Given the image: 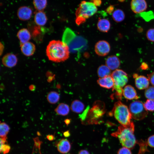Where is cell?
Instances as JSON below:
<instances>
[{
    "label": "cell",
    "instance_id": "cell-1",
    "mask_svg": "<svg viewBox=\"0 0 154 154\" xmlns=\"http://www.w3.org/2000/svg\"><path fill=\"white\" fill-rule=\"evenodd\" d=\"M46 53L49 60L59 62L64 61L69 58L70 51L66 43L59 40H53L48 44Z\"/></svg>",
    "mask_w": 154,
    "mask_h": 154
},
{
    "label": "cell",
    "instance_id": "cell-2",
    "mask_svg": "<svg viewBox=\"0 0 154 154\" xmlns=\"http://www.w3.org/2000/svg\"><path fill=\"white\" fill-rule=\"evenodd\" d=\"M134 131V125L132 122L128 127L119 126L117 130L112 133V135L118 138L123 147L131 149L134 147L136 143Z\"/></svg>",
    "mask_w": 154,
    "mask_h": 154
},
{
    "label": "cell",
    "instance_id": "cell-3",
    "mask_svg": "<svg viewBox=\"0 0 154 154\" xmlns=\"http://www.w3.org/2000/svg\"><path fill=\"white\" fill-rule=\"evenodd\" d=\"M110 115L114 116L121 125L125 127H130L132 123L129 109L120 101L114 104Z\"/></svg>",
    "mask_w": 154,
    "mask_h": 154
},
{
    "label": "cell",
    "instance_id": "cell-4",
    "mask_svg": "<svg viewBox=\"0 0 154 154\" xmlns=\"http://www.w3.org/2000/svg\"><path fill=\"white\" fill-rule=\"evenodd\" d=\"M97 10V7L92 2L82 1L76 11V24L79 25L84 23L87 19L95 14Z\"/></svg>",
    "mask_w": 154,
    "mask_h": 154
},
{
    "label": "cell",
    "instance_id": "cell-5",
    "mask_svg": "<svg viewBox=\"0 0 154 154\" xmlns=\"http://www.w3.org/2000/svg\"><path fill=\"white\" fill-rule=\"evenodd\" d=\"M111 76L114 83L112 90L115 91L114 94L116 98L121 100L123 95V88L128 81L127 74L121 70L117 69L112 72Z\"/></svg>",
    "mask_w": 154,
    "mask_h": 154
},
{
    "label": "cell",
    "instance_id": "cell-6",
    "mask_svg": "<svg viewBox=\"0 0 154 154\" xmlns=\"http://www.w3.org/2000/svg\"><path fill=\"white\" fill-rule=\"evenodd\" d=\"M129 110L132 117L137 120L143 119L148 114L147 111L145 109L144 104L140 101H134L131 103Z\"/></svg>",
    "mask_w": 154,
    "mask_h": 154
},
{
    "label": "cell",
    "instance_id": "cell-7",
    "mask_svg": "<svg viewBox=\"0 0 154 154\" xmlns=\"http://www.w3.org/2000/svg\"><path fill=\"white\" fill-rule=\"evenodd\" d=\"M105 112V105L100 101L96 102L89 112V123H95L101 117Z\"/></svg>",
    "mask_w": 154,
    "mask_h": 154
},
{
    "label": "cell",
    "instance_id": "cell-8",
    "mask_svg": "<svg viewBox=\"0 0 154 154\" xmlns=\"http://www.w3.org/2000/svg\"><path fill=\"white\" fill-rule=\"evenodd\" d=\"M110 46L109 43L104 40L98 41L95 46V52L98 55L104 56L107 55L110 52Z\"/></svg>",
    "mask_w": 154,
    "mask_h": 154
},
{
    "label": "cell",
    "instance_id": "cell-9",
    "mask_svg": "<svg viewBox=\"0 0 154 154\" xmlns=\"http://www.w3.org/2000/svg\"><path fill=\"white\" fill-rule=\"evenodd\" d=\"M130 7L134 13H140L147 9V5L145 0H131Z\"/></svg>",
    "mask_w": 154,
    "mask_h": 154
},
{
    "label": "cell",
    "instance_id": "cell-10",
    "mask_svg": "<svg viewBox=\"0 0 154 154\" xmlns=\"http://www.w3.org/2000/svg\"><path fill=\"white\" fill-rule=\"evenodd\" d=\"M33 10L30 7L27 6H22L18 9L17 15L20 20L26 21L29 20L31 17Z\"/></svg>",
    "mask_w": 154,
    "mask_h": 154
},
{
    "label": "cell",
    "instance_id": "cell-11",
    "mask_svg": "<svg viewBox=\"0 0 154 154\" xmlns=\"http://www.w3.org/2000/svg\"><path fill=\"white\" fill-rule=\"evenodd\" d=\"M135 78V83L136 87L139 90L147 88L149 85V81L148 78L143 76H138L137 74L133 76Z\"/></svg>",
    "mask_w": 154,
    "mask_h": 154
},
{
    "label": "cell",
    "instance_id": "cell-12",
    "mask_svg": "<svg viewBox=\"0 0 154 154\" xmlns=\"http://www.w3.org/2000/svg\"><path fill=\"white\" fill-rule=\"evenodd\" d=\"M17 62L16 56L12 53H7L5 55L2 59V62L5 66L12 68L15 66Z\"/></svg>",
    "mask_w": 154,
    "mask_h": 154
},
{
    "label": "cell",
    "instance_id": "cell-13",
    "mask_svg": "<svg viewBox=\"0 0 154 154\" xmlns=\"http://www.w3.org/2000/svg\"><path fill=\"white\" fill-rule=\"evenodd\" d=\"M123 95L126 99L129 100L137 99L139 98L135 90L130 85L124 87L123 90Z\"/></svg>",
    "mask_w": 154,
    "mask_h": 154
},
{
    "label": "cell",
    "instance_id": "cell-14",
    "mask_svg": "<svg viewBox=\"0 0 154 154\" xmlns=\"http://www.w3.org/2000/svg\"><path fill=\"white\" fill-rule=\"evenodd\" d=\"M21 50L25 55L29 56L34 54L36 48L33 43L28 42L21 45Z\"/></svg>",
    "mask_w": 154,
    "mask_h": 154
},
{
    "label": "cell",
    "instance_id": "cell-15",
    "mask_svg": "<svg viewBox=\"0 0 154 154\" xmlns=\"http://www.w3.org/2000/svg\"><path fill=\"white\" fill-rule=\"evenodd\" d=\"M106 65L111 70H116L119 66L120 62L117 56L113 55L109 56L106 60Z\"/></svg>",
    "mask_w": 154,
    "mask_h": 154
},
{
    "label": "cell",
    "instance_id": "cell-16",
    "mask_svg": "<svg viewBox=\"0 0 154 154\" xmlns=\"http://www.w3.org/2000/svg\"><path fill=\"white\" fill-rule=\"evenodd\" d=\"M97 82L101 86L107 89L113 88L114 84V80L111 75L100 78Z\"/></svg>",
    "mask_w": 154,
    "mask_h": 154
},
{
    "label": "cell",
    "instance_id": "cell-17",
    "mask_svg": "<svg viewBox=\"0 0 154 154\" xmlns=\"http://www.w3.org/2000/svg\"><path fill=\"white\" fill-rule=\"evenodd\" d=\"M35 23L39 26H44L46 23L47 19L43 11H38L35 12L34 17Z\"/></svg>",
    "mask_w": 154,
    "mask_h": 154
},
{
    "label": "cell",
    "instance_id": "cell-18",
    "mask_svg": "<svg viewBox=\"0 0 154 154\" xmlns=\"http://www.w3.org/2000/svg\"><path fill=\"white\" fill-rule=\"evenodd\" d=\"M17 36L19 40L20 45L29 42L31 38L30 32L25 28L20 30L17 33Z\"/></svg>",
    "mask_w": 154,
    "mask_h": 154
},
{
    "label": "cell",
    "instance_id": "cell-19",
    "mask_svg": "<svg viewBox=\"0 0 154 154\" xmlns=\"http://www.w3.org/2000/svg\"><path fill=\"white\" fill-rule=\"evenodd\" d=\"M57 146L58 151L63 154L68 152L71 148L70 142L65 139H61L57 143Z\"/></svg>",
    "mask_w": 154,
    "mask_h": 154
},
{
    "label": "cell",
    "instance_id": "cell-20",
    "mask_svg": "<svg viewBox=\"0 0 154 154\" xmlns=\"http://www.w3.org/2000/svg\"><path fill=\"white\" fill-rule=\"evenodd\" d=\"M110 21L106 19H100L97 23V27L98 30L104 33L107 32L110 30Z\"/></svg>",
    "mask_w": 154,
    "mask_h": 154
},
{
    "label": "cell",
    "instance_id": "cell-21",
    "mask_svg": "<svg viewBox=\"0 0 154 154\" xmlns=\"http://www.w3.org/2000/svg\"><path fill=\"white\" fill-rule=\"evenodd\" d=\"M70 110L68 106L66 104L61 103L54 110L57 114L65 116L67 115Z\"/></svg>",
    "mask_w": 154,
    "mask_h": 154
},
{
    "label": "cell",
    "instance_id": "cell-22",
    "mask_svg": "<svg viewBox=\"0 0 154 154\" xmlns=\"http://www.w3.org/2000/svg\"><path fill=\"white\" fill-rule=\"evenodd\" d=\"M112 17L115 22L119 23L123 21L125 19V14L122 10L117 9L115 10L112 14Z\"/></svg>",
    "mask_w": 154,
    "mask_h": 154
},
{
    "label": "cell",
    "instance_id": "cell-23",
    "mask_svg": "<svg viewBox=\"0 0 154 154\" xmlns=\"http://www.w3.org/2000/svg\"><path fill=\"white\" fill-rule=\"evenodd\" d=\"M84 104L79 100H76L71 103V108L73 112L76 113H80L84 110Z\"/></svg>",
    "mask_w": 154,
    "mask_h": 154
},
{
    "label": "cell",
    "instance_id": "cell-24",
    "mask_svg": "<svg viewBox=\"0 0 154 154\" xmlns=\"http://www.w3.org/2000/svg\"><path fill=\"white\" fill-rule=\"evenodd\" d=\"M97 74L99 77L102 78L110 75L111 70L106 65H102L98 67Z\"/></svg>",
    "mask_w": 154,
    "mask_h": 154
},
{
    "label": "cell",
    "instance_id": "cell-25",
    "mask_svg": "<svg viewBox=\"0 0 154 154\" xmlns=\"http://www.w3.org/2000/svg\"><path fill=\"white\" fill-rule=\"evenodd\" d=\"M47 99L50 104H54L57 103L60 99L59 94L55 91L50 92L47 96Z\"/></svg>",
    "mask_w": 154,
    "mask_h": 154
},
{
    "label": "cell",
    "instance_id": "cell-26",
    "mask_svg": "<svg viewBox=\"0 0 154 154\" xmlns=\"http://www.w3.org/2000/svg\"><path fill=\"white\" fill-rule=\"evenodd\" d=\"M34 6L38 11H43L47 4V0H33Z\"/></svg>",
    "mask_w": 154,
    "mask_h": 154
},
{
    "label": "cell",
    "instance_id": "cell-27",
    "mask_svg": "<svg viewBox=\"0 0 154 154\" xmlns=\"http://www.w3.org/2000/svg\"><path fill=\"white\" fill-rule=\"evenodd\" d=\"M0 136L1 138L7 137L10 128L9 126L4 122H1L0 124Z\"/></svg>",
    "mask_w": 154,
    "mask_h": 154
},
{
    "label": "cell",
    "instance_id": "cell-28",
    "mask_svg": "<svg viewBox=\"0 0 154 154\" xmlns=\"http://www.w3.org/2000/svg\"><path fill=\"white\" fill-rule=\"evenodd\" d=\"M145 95L148 99L154 100V86H150L146 88Z\"/></svg>",
    "mask_w": 154,
    "mask_h": 154
},
{
    "label": "cell",
    "instance_id": "cell-29",
    "mask_svg": "<svg viewBox=\"0 0 154 154\" xmlns=\"http://www.w3.org/2000/svg\"><path fill=\"white\" fill-rule=\"evenodd\" d=\"M144 106L147 111H154V100L147 99L144 104Z\"/></svg>",
    "mask_w": 154,
    "mask_h": 154
},
{
    "label": "cell",
    "instance_id": "cell-30",
    "mask_svg": "<svg viewBox=\"0 0 154 154\" xmlns=\"http://www.w3.org/2000/svg\"><path fill=\"white\" fill-rule=\"evenodd\" d=\"M141 16L146 21H149L154 19V14L152 11L142 12L140 13Z\"/></svg>",
    "mask_w": 154,
    "mask_h": 154
},
{
    "label": "cell",
    "instance_id": "cell-31",
    "mask_svg": "<svg viewBox=\"0 0 154 154\" xmlns=\"http://www.w3.org/2000/svg\"><path fill=\"white\" fill-rule=\"evenodd\" d=\"M146 36L148 40L154 42V29H149L146 32Z\"/></svg>",
    "mask_w": 154,
    "mask_h": 154
},
{
    "label": "cell",
    "instance_id": "cell-32",
    "mask_svg": "<svg viewBox=\"0 0 154 154\" xmlns=\"http://www.w3.org/2000/svg\"><path fill=\"white\" fill-rule=\"evenodd\" d=\"M10 149V146L7 144L0 145V152L4 154H6L9 151Z\"/></svg>",
    "mask_w": 154,
    "mask_h": 154
},
{
    "label": "cell",
    "instance_id": "cell-33",
    "mask_svg": "<svg viewBox=\"0 0 154 154\" xmlns=\"http://www.w3.org/2000/svg\"><path fill=\"white\" fill-rule=\"evenodd\" d=\"M117 154H131V153L129 149L123 147L119 149Z\"/></svg>",
    "mask_w": 154,
    "mask_h": 154
},
{
    "label": "cell",
    "instance_id": "cell-34",
    "mask_svg": "<svg viewBox=\"0 0 154 154\" xmlns=\"http://www.w3.org/2000/svg\"><path fill=\"white\" fill-rule=\"evenodd\" d=\"M147 143L149 146L154 147V135H151L148 138Z\"/></svg>",
    "mask_w": 154,
    "mask_h": 154
},
{
    "label": "cell",
    "instance_id": "cell-35",
    "mask_svg": "<svg viewBox=\"0 0 154 154\" xmlns=\"http://www.w3.org/2000/svg\"><path fill=\"white\" fill-rule=\"evenodd\" d=\"M148 78L151 84L154 86V72L148 75Z\"/></svg>",
    "mask_w": 154,
    "mask_h": 154
},
{
    "label": "cell",
    "instance_id": "cell-36",
    "mask_svg": "<svg viewBox=\"0 0 154 154\" xmlns=\"http://www.w3.org/2000/svg\"><path fill=\"white\" fill-rule=\"evenodd\" d=\"M114 5H110L106 9V11L109 14H112L114 11Z\"/></svg>",
    "mask_w": 154,
    "mask_h": 154
},
{
    "label": "cell",
    "instance_id": "cell-37",
    "mask_svg": "<svg viewBox=\"0 0 154 154\" xmlns=\"http://www.w3.org/2000/svg\"><path fill=\"white\" fill-rule=\"evenodd\" d=\"M96 7L100 6L102 3L101 0H91V1Z\"/></svg>",
    "mask_w": 154,
    "mask_h": 154
},
{
    "label": "cell",
    "instance_id": "cell-38",
    "mask_svg": "<svg viewBox=\"0 0 154 154\" xmlns=\"http://www.w3.org/2000/svg\"><path fill=\"white\" fill-rule=\"evenodd\" d=\"M141 69L145 70L148 68V65L146 63L143 62L141 64Z\"/></svg>",
    "mask_w": 154,
    "mask_h": 154
},
{
    "label": "cell",
    "instance_id": "cell-39",
    "mask_svg": "<svg viewBox=\"0 0 154 154\" xmlns=\"http://www.w3.org/2000/svg\"><path fill=\"white\" fill-rule=\"evenodd\" d=\"M78 154H90L89 152L85 150H81L80 151Z\"/></svg>",
    "mask_w": 154,
    "mask_h": 154
},
{
    "label": "cell",
    "instance_id": "cell-40",
    "mask_svg": "<svg viewBox=\"0 0 154 154\" xmlns=\"http://www.w3.org/2000/svg\"><path fill=\"white\" fill-rule=\"evenodd\" d=\"M46 137L47 139L50 141H52L54 139V136L52 135H48Z\"/></svg>",
    "mask_w": 154,
    "mask_h": 154
},
{
    "label": "cell",
    "instance_id": "cell-41",
    "mask_svg": "<svg viewBox=\"0 0 154 154\" xmlns=\"http://www.w3.org/2000/svg\"><path fill=\"white\" fill-rule=\"evenodd\" d=\"M35 86L33 85H31L29 86V88L30 90L33 91H34L35 89Z\"/></svg>",
    "mask_w": 154,
    "mask_h": 154
},
{
    "label": "cell",
    "instance_id": "cell-42",
    "mask_svg": "<svg viewBox=\"0 0 154 154\" xmlns=\"http://www.w3.org/2000/svg\"><path fill=\"white\" fill-rule=\"evenodd\" d=\"M69 133L68 131H66L64 133V136L67 137Z\"/></svg>",
    "mask_w": 154,
    "mask_h": 154
},
{
    "label": "cell",
    "instance_id": "cell-43",
    "mask_svg": "<svg viewBox=\"0 0 154 154\" xmlns=\"http://www.w3.org/2000/svg\"><path fill=\"white\" fill-rule=\"evenodd\" d=\"M118 1L120 2H124L125 0H118Z\"/></svg>",
    "mask_w": 154,
    "mask_h": 154
}]
</instances>
